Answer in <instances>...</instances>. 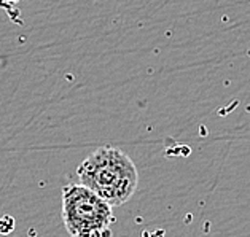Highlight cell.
<instances>
[{
	"label": "cell",
	"mask_w": 250,
	"mask_h": 237,
	"mask_svg": "<svg viewBox=\"0 0 250 237\" xmlns=\"http://www.w3.org/2000/svg\"><path fill=\"white\" fill-rule=\"evenodd\" d=\"M77 177L82 185L94 191L112 207L127 202L139 185L136 164L117 147L94 150L78 166Z\"/></svg>",
	"instance_id": "6da1fadb"
},
{
	"label": "cell",
	"mask_w": 250,
	"mask_h": 237,
	"mask_svg": "<svg viewBox=\"0 0 250 237\" xmlns=\"http://www.w3.org/2000/svg\"><path fill=\"white\" fill-rule=\"evenodd\" d=\"M113 207L84 185H65L62 188L64 226L72 237L110 236L115 221Z\"/></svg>",
	"instance_id": "7a4b0ae2"
},
{
	"label": "cell",
	"mask_w": 250,
	"mask_h": 237,
	"mask_svg": "<svg viewBox=\"0 0 250 237\" xmlns=\"http://www.w3.org/2000/svg\"><path fill=\"white\" fill-rule=\"evenodd\" d=\"M18 2H21V0H0V5H15Z\"/></svg>",
	"instance_id": "3957f363"
}]
</instances>
